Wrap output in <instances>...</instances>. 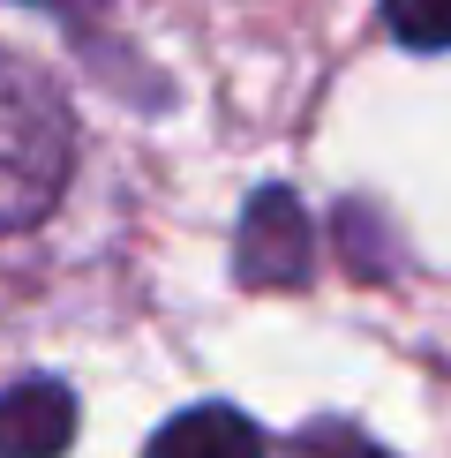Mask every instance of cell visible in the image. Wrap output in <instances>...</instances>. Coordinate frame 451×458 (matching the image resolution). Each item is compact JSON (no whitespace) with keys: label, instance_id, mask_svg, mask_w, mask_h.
I'll list each match as a JSON object with an SVG mask.
<instances>
[{"label":"cell","instance_id":"1","mask_svg":"<svg viewBox=\"0 0 451 458\" xmlns=\"http://www.w3.org/2000/svg\"><path fill=\"white\" fill-rule=\"evenodd\" d=\"M68 174H75V121L61 83L23 53H0V241L53 218Z\"/></svg>","mask_w":451,"mask_h":458},{"label":"cell","instance_id":"2","mask_svg":"<svg viewBox=\"0 0 451 458\" xmlns=\"http://www.w3.org/2000/svg\"><path fill=\"white\" fill-rule=\"evenodd\" d=\"M234 278L249 293H286V285H309V218H301L294 188H256L249 211H241L234 233Z\"/></svg>","mask_w":451,"mask_h":458},{"label":"cell","instance_id":"3","mask_svg":"<svg viewBox=\"0 0 451 458\" xmlns=\"http://www.w3.org/2000/svg\"><path fill=\"white\" fill-rule=\"evenodd\" d=\"M75 444V391L61 376H23L0 391V458H61Z\"/></svg>","mask_w":451,"mask_h":458},{"label":"cell","instance_id":"4","mask_svg":"<svg viewBox=\"0 0 451 458\" xmlns=\"http://www.w3.org/2000/svg\"><path fill=\"white\" fill-rule=\"evenodd\" d=\"M143 458H271V444H263V428L241 406H218L211 398V406L174 413V421L143 444Z\"/></svg>","mask_w":451,"mask_h":458},{"label":"cell","instance_id":"5","mask_svg":"<svg viewBox=\"0 0 451 458\" xmlns=\"http://www.w3.org/2000/svg\"><path fill=\"white\" fill-rule=\"evenodd\" d=\"M384 23L406 53H451V0H384Z\"/></svg>","mask_w":451,"mask_h":458},{"label":"cell","instance_id":"6","mask_svg":"<svg viewBox=\"0 0 451 458\" xmlns=\"http://www.w3.org/2000/svg\"><path fill=\"white\" fill-rule=\"evenodd\" d=\"M294 458H391V451L376 444L369 428H353V421H338V413H324V421L294 428Z\"/></svg>","mask_w":451,"mask_h":458},{"label":"cell","instance_id":"7","mask_svg":"<svg viewBox=\"0 0 451 458\" xmlns=\"http://www.w3.org/2000/svg\"><path fill=\"white\" fill-rule=\"evenodd\" d=\"M23 8H61V15H75L83 0H23Z\"/></svg>","mask_w":451,"mask_h":458}]
</instances>
